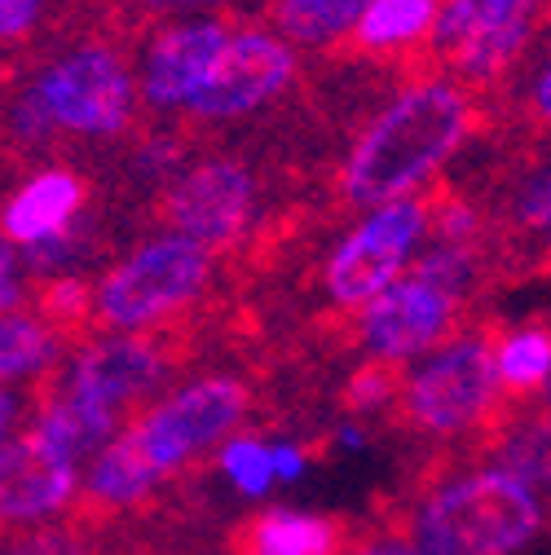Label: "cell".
Instances as JSON below:
<instances>
[{
  "label": "cell",
  "instance_id": "obj_1",
  "mask_svg": "<svg viewBox=\"0 0 551 555\" xmlns=\"http://www.w3.org/2000/svg\"><path fill=\"white\" fill-rule=\"evenodd\" d=\"M547 525V503L503 467H463L437 454L401 503L380 507V529L424 555H516Z\"/></svg>",
  "mask_w": 551,
  "mask_h": 555
},
{
  "label": "cell",
  "instance_id": "obj_2",
  "mask_svg": "<svg viewBox=\"0 0 551 555\" xmlns=\"http://www.w3.org/2000/svg\"><path fill=\"white\" fill-rule=\"evenodd\" d=\"M476 128V102L454 80L406 85L354 142L335 172V203L375 212L384 203L424 194L463 151Z\"/></svg>",
  "mask_w": 551,
  "mask_h": 555
},
{
  "label": "cell",
  "instance_id": "obj_3",
  "mask_svg": "<svg viewBox=\"0 0 551 555\" xmlns=\"http://www.w3.org/2000/svg\"><path fill=\"white\" fill-rule=\"evenodd\" d=\"M503 331L508 326L495 318H476L433 353L415 358V366H406V388L388 424L433 441L476 437L508 397L499 379Z\"/></svg>",
  "mask_w": 551,
  "mask_h": 555
},
{
  "label": "cell",
  "instance_id": "obj_4",
  "mask_svg": "<svg viewBox=\"0 0 551 555\" xmlns=\"http://www.w3.org/2000/svg\"><path fill=\"white\" fill-rule=\"evenodd\" d=\"M217 251L181 234H155L115 260L98 283V335H128L177 322L213 287Z\"/></svg>",
  "mask_w": 551,
  "mask_h": 555
},
{
  "label": "cell",
  "instance_id": "obj_5",
  "mask_svg": "<svg viewBox=\"0 0 551 555\" xmlns=\"http://www.w3.org/2000/svg\"><path fill=\"white\" fill-rule=\"evenodd\" d=\"M57 132L76 137H124L137 124L142 80L106 40H85L49 57L27 85Z\"/></svg>",
  "mask_w": 551,
  "mask_h": 555
},
{
  "label": "cell",
  "instance_id": "obj_6",
  "mask_svg": "<svg viewBox=\"0 0 551 555\" xmlns=\"http://www.w3.org/2000/svg\"><path fill=\"white\" fill-rule=\"evenodd\" d=\"M260 207L256 172L239 155H208L177 168L151 198V221L164 234L194 238L217 256H234Z\"/></svg>",
  "mask_w": 551,
  "mask_h": 555
},
{
  "label": "cell",
  "instance_id": "obj_7",
  "mask_svg": "<svg viewBox=\"0 0 551 555\" xmlns=\"http://www.w3.org/2000/svg\"><path fill=\"white\" fill-rule=\"evenodd\" d=\"M252 420V388L239 375H203L146 405L124 428L168 476L194 467Z\"/></svg>",
  "mask_w": 551,
  "mask_h": 555
},
{
  "label": "cell",
  "instance_id": "obj_8",
  "mask_svg": "<svg viewBox=\"0 0 551 555\" xmlns=\"http://www.w3.org/2000/svg\"><path fill=\"white\" fill-rule=\"evenodd\" d=\"M428 238V198L410 194L397 203H384L367 212L349 234H344L326 264H322V287L339 313H362L375 296H384L410 251Z\"/></svg>",
  "mask_w": 551,
  "mask_h": 555
},
{
  "label": "cell",
  "instance_id": "obj_9",
  "mask_svg": "<svg viewBox=\"0 0 551 555\" xmlns=\"http://www.w3.org/2000/svg\"><path fill=\"white\" fill-rule=\"evenodd\" d=\"M542 5L547 0H446L428 53L450 66L459 85L486 89L521 57Z\"/></svg>",
  "mask_w": 551,
  "mask_h": 555
},
{
  "label": "cell",
  "instance_id": "obj_10",
  "mask_svg": "<svg viewBox=\"0 0 551 555\" xmlns=\"http://www.w3.org/2000/svg\"><path fill=\"white\" fill-rule=\"evenodd\" d=\"M467 322H476V313L463 300L415 273H401L384 296H375L358 313V344L367 349V358L415 362L450 335H459Z\"/></svg>",
  "mask_w": 551,
  "mask_h": 555
},
{
  "label": "cell",
  "instance_id": "obj_11",
  "mask_svg": "<svg viewBox=\"0 0 551 555\" xmlns=\"http://www.w3.org/2000/svg\"><path fill=\"white\" fill-rule=\"evenodd\" d=\"M292 80H296L292 40H283L279 31L243 27V31L230 36V44L217 57L208 85H203V93L194 98V106L185 115L198 119V124L243 119V115L269 106L273 98H283Z\"/></svg>",
  "mask_w": 551,
  "mask_h": 555
},
{
  "label": "cell",
  "instance_id": "obj_12",
  "mask_svg": "<svg viewBox=\"0 0 551 555\" xmlns=\"http://www.w3.org/2000/svg\"><path fill=\"white\" fill-rule=\"evenodd\" d=\"M80 480H85L80 463L57 454L31 424H23L14 437H5V454H0V516H5V533L66 516L80 499Z\"/></svg>",
  "mask_w": 551,
  "mask_h": 555
},
{
  "label": "cell",
  "instance_id": "obj_13",
  "mask_svg": "<svg viewBox=\"0 0 551 555\" xmlns=\"http://www.w3.org/2000/svg\"><path fill=\"white\" fill-rule=\"evenodd\" d=\"M230 23L203 14V18H181V23H168L151 36L146 53H142V102L151 111H190L194 98L208 85L217 57L226 53L230 44Z\"/></svg>",
  "mask_w": 551,
  "mask_h": 555
},
{
  "label": "cell",
  "instance_id": "obj_14",
  "mask_svg": "<svg viewBox=\"0 0 551 555\" xmlns=\"http://www.w3.org/2000/svg\"><path fill=\"white\" fill-rule=\"evenodd\" d=\"M85 212H89V181L66 164H49L5 198L0 230H5V243L14 247H36L53 234H66Z\"/></svg>",
  "mask_w": 551,
  "mask_h": 555
},
{
  "label": "cell",
  "instance_id": "obj_15",
  "mask_svg": "<svg viewBox=\"0 0 551 555\" xmlns=\"http://www.w3.org/2000/svg\"><path fill=\"white\" fill-rule=\"evenodd\" d=\"M358 529L335 516H309V512H256L243 516L226 533L230 555H349Z\"/></svg>",
  "mask_w": 551,
  "mask_h": 555
},
{
  "label": "cell",
  "instance_id": "obj_16",
  "mask_svg": "<svg viewBox=\"0 0 551 555\" xmlns=\"http://www.w3.org/2000/svg\"><path fill=\"white\" fill-rule=\"evenodd\" d=\"M27 313H36L44 326H53L72 349L98 335V283L80 273H53V278H27Z\"/></svg>",
  "mask_w": 551,
  "mask_h": 555
},
{
  "label": "cell",
  "instance_id": "obj_17",
  "mask_svg": "<svg viewBox=\"0 0 551 555\" xmlns=\"http://www.w3.org/2000/svg\"><path fill=\"white\" fill-rule=\"evenodd\" d=\"M446 0H371L354 44L362 53H406L415 44H433Z\"/></svg>",
  "mask_w": 551,
  "mask_h": 555
},
{
  "label": "cell",
  "instance_id": "obj_18",
  "mask_svg": "<svg viewBox=\"0 0 551 555\" xmlns=\"http://www.w3.org/2000/svg\"><path fill=\"white\" fill-rule=\"evenodd\" d=\"M72 344H66L53 326H44L36 313H5V326H0V371H5V384L18 388L23 379L36 384L44 375H53Z\"/></svg>",
  "mask_w": 551,
  "mask_h": 555
},
{
  "label": "cell",
  "instance_id": "obj_19",
  "mask_svg": "<svg viewBox=\"0 0 551 555\" xmlns=\"http://www.w3.org/2000/svg\"><path fill=\"white\" fill-rule=\"evenodd\" d=\"M371 0H273V31L292 44L326 49L354 36Z\"/></svg>",
  "mask_w": 551,
  "mask_h": 555
},
{
  "label": "cell",
  "instance_id": "obj_20",
  "mask_svg": "<svg viewBox=\"0 0 551 555\" xmlns=\"http://www.w3.org/2000/svg\"><path fill=\"white\" fill-rule=\"evenodd\" d=\"M499 379L512 401H534L551 384V322H525L499 339Z\"/></svg>",
  "mask_w": 551,
  "mask_h": 555
},
{
  "label": "cell",
  "instance_id": "obj_21",
  "mask_svg": "<svg viewBox=\"0 0 551 555\" xmlns=\"http://www.w3.org/2000/svg\"><path fill=\"white\" fill-rule=\"evenodd\" d=\"M401 388H406V362L367 358L362 366H354L349 375H344L339 405H344L349 420H367V414H393Z\"/></svg>",
  "mask_w": 551,
  "mask_h": 555
},
{
  "label": "cell",
  "instance_id": "obj_22",
  "mask_svg": "<svg viewBox=\"0 0 551 555\" xmlns=\"http://www.w3.org/2000/svg\"><path fill=\"white\" fill-rule=\"evenodd\" d=\"M5 555H119V551H106L102 533L62 516V525H31L5 533Z\"/></svg>",
  "mask_w": 551,
  "mask_h": 555
},
{
  "label": "cell",
  "instance_id": "obj_23",
  "mask_svg": "<svg viewBox=\"0 0 551 555\" xmlns=\"http://www.w3.org/2000/svg\"><path fill=\"white\" fill-rule=\"evenodd\" d=\"M221 472L230 476V485L239 494H265L269 485H273V476H279V467H273V450L265 446V441H256V437H230L226 446H221Z\"/></svg>",
  "mask_w": 551,
  "mask_h": 555
},
{
  "label": "cell",
  "instance_id": "obj_24",
  "mask_svg": "<svg viewBox=\"0 0 551 555\" xmlns=\"http://www.w3.org/2000/svg\"><path fill=\"white\" fill-rule=\"evenodd\" d=\"M44 5L49 0H0V36H5V44L27 40L40 27Z\"/></svg>",
  "mask_w": 551,
  "mask_h": 555
},
{
  "label": "cell",
  "instance_id": "obj_25",
  "mask_svg": "<svg viewBox=\"0 0 551 555\" xmlns=\"http://www.w3.org/2000/svg\"><path fill=\"white\" fill-rule=\"evenodd\" d=\"M349 555H424L410 538H397L388 529H375V533H358Z\"/></svg>",
  "mask_w": 551,
  "mask_h": 555
},
{
  "label": "cell",
  "instance_id": "obj_26",
  "mask_svg": "<svg viewBox=\"0 0 551 555\" xmlns=\"http://www.w3.org/2000/svg\"><path fill=\"white\" fill-rule=\"evenodd\" d=\"M132 5H137V10H146V14H164V18H172V14L203 18V14H213V10L230 5V0H132Z\"/></svg>",
  "mask_w": 551,
  "mask_h": 555
},
{
  "label": "cell",
  "instance_id": "obj_27",
  "mask_svg": "<svg viewBox=\"0 0 551 555\" xmlns=\"http://www.w3.org/2000/svg\"><path fill=\"white\" fill-rule=\"evenodd\" d=\"M525 106H529V115L542 124V128H551V57L542 62V72L534 76V85H529V98H525Z\"/></svg>",
  "mask_w": 551,
  "mask_h": 555
},
{
  "label": "cell",
  "instance_id": "obj_28",
  "mask_svg": "<svg viewBox=\"0 0 551 555\" xmlns=\"http://www.w3.org/2000/svg\"><path fill=\"white\" fill-rule=\"evenodd\" d=\"M273 467H279V480H300L309 467V454L300 446H273Z\"/></svg>",
  "mask_w": 551,
  "mask_h": 555
},
{
  "label": "cell",
  "instance_id": "obj_29",
  "mask_svg": "<svg viewBox=\"0 0 551 555\" xmlns=\"http://www.w3.org/2000/svg\"><path fill=\"white\" fill-rule=\"evenodd\" d=\"M542 273H547V278H551V256H547V264H542Z\"/></svg>",
  "mask_w": 551,
  "mask_h": 555
},
{
  "label": "cell",
  "instance_id": "obj_30",
  "mask_svg": "<svg viewBox=\"0 0 551 555\" xmlns=\"http://www.w3.org/2000/svg\"><path fill=\"white\" fill-rule=\"evenodd\" d=\"M542 401H547V405H551V384H547V392H542Z\"/></svg>",
  "mask_w": 551,
  "mask_h": 555
}]
</instances>
